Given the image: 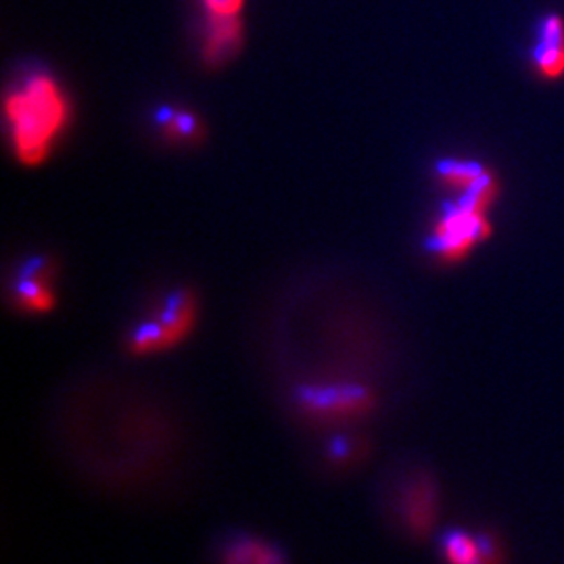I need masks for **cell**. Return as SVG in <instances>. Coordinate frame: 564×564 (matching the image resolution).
Listing matches in <instances>:
<instances>
[{"label": "cell", "instance_id": "cell-1", "mask_svg": "<svg viewBox=\"0 0 564 564\" xmlns=\"http://www.w3.org/2000/svg\"><path fill=\"white\" fill-rule=\"evenodd\" d=\"M7 118L21 162L39 163L65 128L67 101L57 82L34 74L7 99Z\"/></svg>", "mask_w": 564, "mask_h": 564}, {"label": "cell", "instance_id": "cell-4", "mask_svg": "<svg viewBox=\"0 0 564 564\" xmlns=\"http://www.w3.org/2000/svg\"><path fill=\"white\" fill-rule=\"evenodd\" d=\"M300 405L321 419H354L372 408V395L358 384H314L300 391Z\"/></svg>", "mask_w": 564, "mask_h": 564}, {"label": "cell", "instance_id": "cell-7", "mask_svg": "<svg viewBox=\"0 0 564 564\" xmlns=\"http://www.w3.org/2000/svg\"><path fill=\"white\" fill-rule=\"evenodd\" d=\"M18 303L21 310L28 312H51L53 310V289L46 284V272L42 270L41 262H32L21 272L18 282Z\"/></svg>", "mask_w": 564, "mask_h": 564}, {"label": "cell", "instance_id": "cell-10", "mask_svg": "<svg viewBox=\"0 0 564 564\" xmlns=\"http://www.w3.org/2000/svg\"><path fill=\"white\" fill-rule=\"evenodd\" d=\"M440 176L444 178L452 188L466 193V191H475L484 184L494 182L491 174H487L484 165L475 162H458V160H447L440 163Z\"/></svg>", "mask_w": 564, "mask_h": 564}, {"label": "cell", "instance_id": "cell-2", "mask_svg": "<svg viewBox=\"0 0 564 564\" xmlns=\"http://www.w3.org/2000/svg\"><path fill=\"white\" fill-rule=\"evenodd\" d=\"M496 182L475 191L460 193L458 202L449 203L429 239V249L442 262H460L479 242L489 237L487 209L496 197Z\"/></svg>", "mask_w": 564, "mask_h": 564}, {"label": "cell", "instance_id": "cell-5", "mask_svg": "<svg viewBox=\"0 0 564 564\" xmlns=\"http://www.w3.org/2000/svg\"><path fill=\"white\" fill-rule=\"evenodd\" d=\"M531 63L540 78L561 80L564 76V20L556 13H547L535 25L531 44Z\"/></svg>", "mask_w": 564, "mask_h": 564}, {"label": "cell", "instance_id": "cell-8", "mask_svg": "<svg viewBox=\"0 0 564 564\" xmlns=\"http://www.w3.org/2000/svg\"><path fill=\"white\" fill-rule=\"evenodd\" d=\"M223 564H286L281 550L253 535H239L224 545Z\"/></svg>", "mask_w": 564, "mask_h": 564}, {"label": "cell", "instance_id": "cell-12", "mask_svg": "<svg viewBox=\"0 0 564 564\" xmlns=\"http://www.w3.org/2000/svg\"><path fill=\"white\" fill-rule=\"evenodd\" d=\"M214 20H230L241 11L242 0H203Z\"/></svg>", "mask_w": 564, "mask_h": 564}, {"label": "cell", "instance_id": "cell-11", "mask_svg": "<svg viewBox=\"0 0 564 564\" xmlns=\"http://www.w3.org/2000/svg\"><path fill=\"white\" fill-rule=\"evenodd\" d=\"M235 18L230 20H216L214 23V30L207 39V53L216 59H220L224 55H228L235 44L239 42V25L235 23Z\"/></svg>", "mask_w": 564, "mask_h": 564}, {"label": "cell", "instance_id": "cell-3", "mask_svg": "<svg viewBox=\"0 0 564 564\" xmlns=\"http://www.w3.org/2000/svg\"><path fill=\"white\" fill-rule=\"evenodd\" d=\"M197 321V305L186 291L172 293L163 303L153 321L139 324L130 337L128 347L137 356L160 354L184 341Z\"/></svg>", "mask_w": 564, "mask_h": 564}, {"label": "cell", "instance_id": "cell-13", "mask_svg": "<svg viewBox=\"0 0 564 564\" xmlns=\"http://www.w3.org/2000/svg\"><path fill=\"white\" fill-rule=\"evenodd\" d=\"M163 126H167L172 132L181 134V137H188L195 130V121L191 120L184 113H172V111H163L162 116Z\"/></svg>", "mask_w": 564, "mask_h": 564}, {"label": "cell", "instance_id": "cell-9", "mask_svg": "<svg viewBox=\"0 0 564 564\" xmlns=\"http://www.w3.org/2000/svg\"><path fill=\"white\" fill-rule=\"evenodd\" d=\"M435 517V502L431 485L416 481L405 491V521L416 531L423 533Z\"/></svg>", "mask_w": 564, "mask_h": 564}, {"label": "cell", "instance_id": "cell-6", "mask_svg": "<svg viewBox=\"0 0 564 564\" xmlns=\"http://www.w3.org/2000/svg\"><path fill=\"white\" fill-rule=\"evenodd\" d=\"M442 554L447 564H500L498 544L485 533L449 529L442 538Z\"/></svg>", "mask_w": 564, "mask_h": 564}]
</instances>
